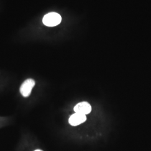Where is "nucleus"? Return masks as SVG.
I'll list each match as a JSON object with an SVG mask.
<instances>
[{"label":"nucleus","instance_id":"obj_5","mask_svg":"<svg viewBox=\"0 0 151 151\" xmlns=\"http://www.w3.org/2000/svg\"><path fill=\"white\" fill-rule=\"evenodd\" d=\"M42 151V150H35V151Z\"/></svg>","mask_w":151,"mask_h":151},{"label":"nucleus","instance_id":"obj_4","mask_svg":"<svg viewBox=\"0 0 151 151\" xmlns=\"http://www.w3.org/2000/svg\"><path fill=\"white\" fill-rule=\"evenodd\" d=\"M86 116L82 114L75 113L69 118V123L72 126H77L84 123L86 120Z\"/></svg>","mask_w":151,"mask_h":151},{"label":"nucleus","instance_id":"obj_1","mask_svg":"<svg viewBox=\"0 0 151 151\" xmlns=\"http://www.w3.org/2000/svg\"><path fill=\"white\" fill-rule=\"evenodd\" d=\"M62 17L60 14L56 12H50L44 16L43 22L47 27H53L60 24Z\"/></svg>","mask_w":151,"mask_h":151},{"label":"nucleus","instance_id":"obj_2","mask_svg":"<svg viewBox=\"0 0 151 151\" xmlns=\"http://www.w3.org/2000/svg\"><path fill=\"white\" fill-rule=\"evenodd\" d=\"M35 85V82L31 78L24 81L20 88V91L24 97H28L32 91V88Z\"/></svg>","mask_w":151,"mask_h":151},{"label":"nucleus","instance_id":"obj_3","mask_svg":"<svg viewBox=\"0 0 151 151\" xmlns=\"http://www.w3.org/2000/svg\"><path fill=\"white\" fill-rule=\"evenodd\" d=\"M91 110V105L85 101L78 103L74 108V111L75 113L82 114L85 115L90 113Z\"/></svg>","mask_w":151,"mask_h":151}]
</instances>
